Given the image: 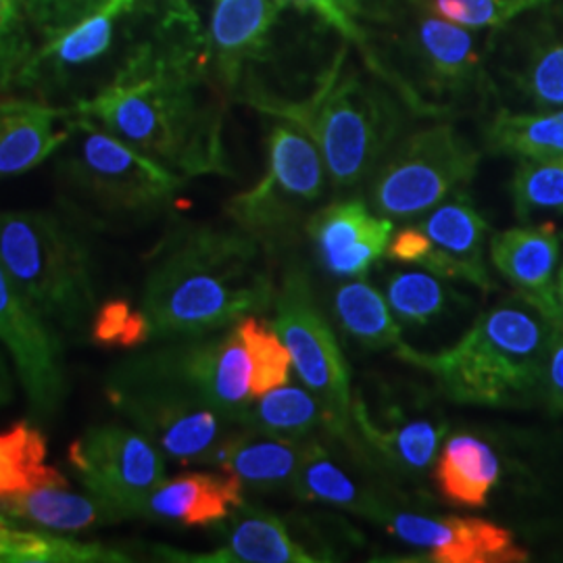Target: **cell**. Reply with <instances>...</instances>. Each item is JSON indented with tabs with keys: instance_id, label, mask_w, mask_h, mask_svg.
<instances>
[{
	"instance_id": "obj_1",
	"label": "cell",
	"mask_w": 563,
	"mask_h": 563,
	"mask_svg": "<svg viewBox=\"0 0 563 563\" xmlns=\"http://www.w3.org/2000/svg\"><path fill=\"white\" fill-rule=\"evenodd\" d=\"M209 90L220 86L207 38L188 4L174 2L167 20L128 53L113 81L74 109L186 180L232 176L223 104Z\"/></svg>"
},
{
	"instance_id": "obj_2",
	"label": "cell",
	"mask_w": 563,
	"mask_h": 563,
	"mask_svg": "<svg viewBox=\"0 0 563 563\" xmlns=\"http://www.w3.org/2000/svg\"><path fill=\"white\" fill-rule=\"evenodd\" d=\"M276 249L239 225H184L151 253L141 309L153 341L199 339L274 309Z\"/></svg>"
},
{
	"instance_id": "obj_3",
	"label": "cell",
	"mask_w": 563,
	"mask_h": 563,
	"mask_svg": "<svg viewBox=\"0 0 563 563\" xmlns=\"http://www.w3.org/2000/svg\"><path fill=\"white\" fill-rule=\"evenodd\" d=\"M551 330L543 311L516 292L481 313L443 351L423 353L402 342L395 355L426 372L451 401L511 407L541 397Z\"/></svg>"
},
{
	"instance_id": "obj_4",
	"label": "cell",
	"mask_w": 563,
	"mask_h": 563,
	"mask_svg": "<svg viewBox=\"0 0 563 563\" xmlns=\"http://www.w3.org/2000/svg\"><path fill=\"white\" fill-rule=\"evenodd\" d=\"M244 101L307 132L322 153L328 180L339 190L369 180L401 134V107L380 84L342 71V57L305 101H282L265 92H249Z\"/></svg>"
},
{
	"instance_id": "obj_5",
	"label": "cell",
	"mask_w": 563,
	"mask_h": 563,
	"mask_svg": "<svg viewBox=\"0 0 563 563\" xmlns=\"http://www.w3.org/2000/svg\"><path fill=\"white\" fill-rule=\"evenodd\" d=\"M0 262L60 332H88L99 309L97 267L76 228L46 211H0Z\"/></svg>"
},
{
	"instance_id": "obj_6",
	"label": "cell",
	"mask_w": 563,
	"mask_h": 563,
	"mask_svg": "<svg viewBox=\"0 0 563 563\" xmlns=\"http://www.w3.org/2000/svg\"><path fill=\"white\" fill-rule=\"evenodd\" d=\"M104 397L174 462L207 465L211 455L241 430L239 423L167 374L148 351L130 355L109 369Z\"/></svg>"
},
{
	"instance_id": "obj_7",
	"label": "cell",
	"mask_w": 563,
	"mask_h": 563,
	"mask_svg": "<svg viewBox=\"0 0 563 563\" xmlns=\"http://www.w3.org/2000/svg\"><path fill=\"white\" fill-rule=\"evenodd\" d=\"M69 141L65 176L95 222L146 220L174 201L186 184L86 115L76 113Z\"/></svg>"
},
{
	"instance_id": "obj_8",
	"label": "cell",
	"mask_w": 563,
	"mask_h": 563,
	"mask_svg": "<svg viewBox=\"0 0 563 563\" xmlns=\"http://www.w3.org/2000/svg\"><path fill=\"white\" fill-rule=\"evenodd\" d=\"M272 323L290 353L292 369L322 402L325 432L351 451H360L349 363L332 323L318 305L313 282L297 263L282 272Z\"/></svg>"
},
{
	"instance_id": "obj_9",
	"label": "cell",
	"mask_w": 563,
	"mask_h": 563,
	"mask_svg": "<svg viewBox=\"0 0 563 563\" xmlns=\"http://www.w3.org/2000/svg\"><path fill=\"white\" fill-rule=\"evenodd\" d=\"M481 151L451 123L397 142L369 178V207L393 222L422 218L474 180Z\"/></svg>"
},
{
	"instance_id": "obj_10",
	"label": "cell",
	"mask_w": 563,
	"mask_h": 563,
	"mask_svg": "<svg viewBox=\"0 0 563 563\" xmlns=\"http://www.w3.org/2000/svg\"><path fill=\"white\" fill-rule=\"evenodd\" d=\"M325 165L318 144L290 121L280 120L267 136V167L262 180L225 202V216L244 232L278 251L322 199Z\"/></svg>"
},
{
	"instance_id": "obj_11",
	"label": "cell",
	"mask_w": 563,
	"mask_h": 563,
	"mask_svg": "<svg viewBox=\"0 0 563 563\" xmlns=\"http://www.w3.org/2000/svg\"><path fill=\"white\" fill-rule=\"evenodd\" d=\"M0 344L13 363L34 422L57 418L69 397L63 332L9 276L0 262Z\"/></svg>"
},
{
	"instance_id": "obj_12",
	"label": "cell",
	"mask_w": 563,
	"mask_h": 563,
	"mask_svg": "<svg viewBox=\"0 0 563 563\" xmlns=\"http://www.w3.org/2000/svg\"><path fill=\"white\" fill-rule=\"evenodd\" d=\"M67 463L84 490L142 520L148 495L167 478L165 455L136 428L92 426L67 451Z\"/></svg>"
},
{
	"instance_id": "obj_13",
	"label": "cell",
	"mask_w": 563,
	"mask_h": 563,
	"mask_svg": "<svg viewBox=\"0 0 563 563\" xmlns=\"http://www.w3.org/2000/svg\"><path fill=\"white\" fill-rule=\"evenodd\" d=\"M488 223L462 190L423 213L418 225L393 234L386 257L423 267L444 280L474 284L490 290L493 280L484 262Z\"/></svg>"
},
{
	"instance_id": "obj_14",
	"label": "cell",
	"mask_w": 563,
	"mask_h": 563,
	"mask_svg": "<svg viewBox=\"0 0 563 563\" xmlns=\"http://www.w3.org/2000/svg\"><path fill=\"white\" fill-rule=\"evenodd\" d=\"M401 4L402 51L444 113V101L470 99L481 90L483 55L467 27L432 15L413 0H399Z\"/></svg>"
},
{
	"instance_id": "obj_15",
	"label": "cell",
	"mask_w": 563,
	"mask_h": 563,
	"mask_svg": "<svg viewBox=\"0 0 563 563\" xmlns=\"http://www.w3.org/2000/svg\"><path fill=\"white\" fill-rule=\"evenodd\" d=\"M380 523L402 543L423 551L422 562L518 563L528 560V553L518 547L507 528L481 518H434L390 507Z\"/></svg>"
},
{
	"instance_id": "obj_16",
	"label": "cell",
	"mask_w": 563,
	"mask_h": 563,
	"mask_svg": "<svg viewBox=\"0 0 563 563\" xmlns=\"http://www.w3.org/2000/svg\"><path fill=\"white\" fill-rule=\"evenodd\" d=\"M305 232L328 274L355 280L386 257L395 223L362 199H344L311 213Z\"/></svg>"
},
{
	"instance_id": "obj_17",
	"label": "cell",
	"mask_w": 563,
	"mask_h": 563,
	"mask_svg": "<svg viewBox=\"0 0 563 563\" xmlns=\"http://www.w3.org/2000/svg\"><path fill=\"white\" fill-rule=\"evenodd\" d=\"M144 0H107L88 18L63 30L32 55L18 88L46 95L63 86L67 76L102 59L118 38L123 21L132 18Z\"/></svg>"
},
{
	"instance_id": "obj_18",
	"label": "cell",
	"mask_w": 563,
	"mask_h": 563,
	"mask_svg": "<svg viewBox=\"0 0 563 563\" xmlns=\"http://www.w3.org/2000/svg\"><path fill=\"white\" fill-rule=\"evenodd\" d=\"M288 0H216L207 36L213 80L234 95L244 71L267 57L269 38Z\"/></svg>"
},
{
	"instance_id": "obj_19",
	"label": "cell",
	"mask_w": 563,
	"mask_h": 563,
	"mask_svg": "<svg viewBox=\"0 0 563 563\" xmlns=\"http://www.w3.org/2000/svg\"><path fill=\"white\" fill-rule=\"evenodd\" d=\"M223 543L205 553H190L157 544L155 553L165 562L190 563H318L325 558L297 543L286 523L272 511L242 504L223 520Z\"/></svg>"
},
{
	"instance_id": "obj_20",
	"label": "cell",
	"mask_w": 563,
	"mask_h": 563,
	"mask_svg": "<svg viewBox=\"0 0 563 563\" xmlns=\"http://www.w3.org/2000/svg\"><path fill=\"white\" fill-rule=\"evenodd\" d=\"M353 426L360 446L405 476H423L434 467L443 446L446 426L426 416H407L401 407L386 409V416H374L363 401L362 393L353 395Z\"/></svg>"
},
{
	"instance_id": "obj_21",
	"label": "cell",
	"mask_w": 563,
	"mask_h": 563,
	"mask_svg": "<svg viewBox=\"0 0 563 563\" xmlns=\"http://www.w3.org/2000/svg\"><path fill=\"white\" fill-rule=\"evenodd\" d=\"M490 262L526 301L539 307L551 322H563L555 297L560 239L553 223L520 225L495 234Z\"/></svg>"
},
{
	"instance_id": "obj_22",
	"label": "cell",
	"mask_w": 563,
	"mask_h": 563,
	"mask_svg": "<svg viewBox=\"0 0 563 563\" xmlns=\"http://www.w3.org/2000/svg\"><path fill=\"white\" fill-rule=\"evenodd\" d=\"M76 109L0 97V178L21 176L69 141Z\"/></svg>"
},
{
	"instance_id": "obj_23",
	"label": "cell",
	"mask_w": 563,
	"mask_h": 563,
	"mask_svg": "<svg viewBox=\"0 0 563 563\" xmlns=\"http://www.w3.org/2000/svg\"><path fill=\"white\" fill-rule=\"evenodd\" d=\"M241 478L230 472H186L165 478L146 499L142 520L211 526L228 520L242 504Z\"/></svg>"
},
{
	"instance_id": "obj_24",
	"label": "cell",
	"mask_w": 563,
	"mask_h": 563,
	"mask_svg": "<svg viewBox=\"0 0 563 563\" xmlns=\"http://www.w3.org/2000/svg\"><path fill=\"white\" fill-rule=\"evenodd\" d=\"M0 516L9 522L27 523L59 534H76L101 526L128 522L113 505L88 490L76 493L69 484L41 486L4 499L0 501Z\"/></svg>"
},
{
	"instance_id": "obj_25",
	"label": "cell",
	"mask_w": 563,
	"mask_h": 563,
	"mask_svg": "<svg viewBox=\"0 0 563 563\" xmlns=\"http://www.w3.org/2000/svg\"><path fill=\"white\" fill-rule=\"evenodd\" d=\"M305 441H286L251 430H236L207 465L241 478L242 486L262 493H292L297 486Z\"/></svg>"
},
{
	"instance_id": "obj_26",
	"label": "cell",
	"mask_w": 563,
	"mask_h": 563,
	"mask_svg": "<svg viewBox=\"0 0 563 563\" xmlns=\"http://www.w3.org/2000/svg\"><path fill=\"white\" fill-rule=\"evenodd\" d=\"M295 495L305 501L339 507L374 523L383 522L386 511L390 509V505L374 488L365 486L351 472H346L336 455H332L325 444L316 441V437L305 441L302 446Z\"/></svg>"
},
{
	"instance_id": "obj_27",
	"label": "cell",
	"mask_w": 563,
	"mask_h": 563,
	"mask_svg": "<svg viewBox=\"0 0 563 563\" xmlns=\"http://www.w3.org/2000/svg\"><path fill=\"white\" fill-rule=\"evenodd\" d=\"M499 478V455L474 434L446 439L434 463V481L441 495L460 507H484Z\"/></svg>"
},
{
	"instance_id": "obj_28",
	"label": "cell",
	"mask_w": 563,
	"mask_h": 563,
	"mask_svg": "<svg viewBox=\"0 0 563 563\" xmlns=\"http://www.w3.org/2000/svg\"><path fill=\"white\" fill-rule=\"evenodd\" d=\"M48 441L34 420H20L0 432V501L41 486L69 484L48 465Z\"/></svg>"
},
{
	"instance_id": "obj_29",
	"label": "cell",
	"mask_w": 563,
	"mask_h": 563,
	"mask_svg": "<svg viewBox=\"0 0 563 563\" xmlns=\"http://www.w3.org/2000/svg\"><path fill=\"white\" fill-rule=\"evenodd\" d=\"M241 428L286 441H309L318 430H325L322 402L299 386H278L253 399L242 416Z\"/></svg>"
},
{
	"instance_id": "obj_30",
	"label": "cell",
	"mask_w": 563,
	"mask_h": 563,
	"mask_svg": "<svg viewBox=\"0 0 563 563\" xmlns=\"http://www.w3.org/2000/svg\"><path fill=\"white\" fill-rule=\"evenodd\" d=\"M130 558L113 547L84 543L59 532L13 526L0 516V563H121Z\"/></svg>"
},
{
	"instance_id": "obj_31",
	"label": "cell",
	"mask_w": 563,
	"mask_h": 563,
	"mask_svg": "<svg viewBox=\"0 0 563 563\" xmlns=\"http://www.w3.org/2000/svg\"><path fill=\"white\" fill-rule=\"evenodd\" d=\"M334 316L346 336L365 349L383 351L401 346L399 320L383 292L362 278L342 284L334 295Z\"/></svg>"
},
{
	"instance_id": "obj_32",
	"label": "cell",
	"mask_w": 563,
	"mask_h": 563,
	"mask_svg": "<svg viewBox=\"0 0 563 563\" xmlns=\"http://www.w3.org/2000/svg\"><path fill=\"white\" fill-rule=\"evenodd\" d=\"M493 153L518 159H560L563 162V109L514 113L499 111L484 132Z\"/></svg>"
},
{
	"instance_id": "obj_33",
	"label": "cell",
	"mask_w": 563,
	"mask_h": 563,
	"mask_svg": "<svg viewBox=\"0 0 563 563\" xmlns=\"http://www.w3.org/2000/svg\"><path fill=\"white\" fill-rule=\"evenodd\" d=\"M386 301L399 323L426 328L465 302L441 276L428 269H397L386 278Z\"/></svg>"
},
{
	"instance_id": "obj_34",
	"label": "cell",
	"mask_w": 563,
	"mask_h": 563,
	"mask_svg": "<svg viewBox=\"0 0 563 563\" xmlns=\"http://www.w3.org/2000/svg\"><path fill=\"white\" fill-rule=\"evenodd\" d=\"M511 199L516 216L526 223L563 213V162L520 159L511 180Z\"/></svg>"
},
{
	"instance_id": "obj_35",
	"label": "cell",
	"mask_w": 563,
	"mask_h": 563,
	"mask_svg": "<svg viewBox=\"0 0 563 563\" xmlns=\"http://www.w3.org/2000/svg\"><path fill=\"white\" fill-rule=\"evenodd\" d=\"M236 330L253 365L255 399L265 395L267 390L290 383L292 360L274 323L265 322L260 316H246L241 322H236Z\"/></svg>"
},
{
	"instance_id": "obj_36",
	"label": "cell",
	"mask_w": 563,
	"mask_h": 563,
	"mask_svg": "<svg viewBox=\"0 0 563 563\" xmlns=\"http://www.w3.org/2000/svg\"><path fill=\"white\" fill-rule=\"evenodd\" d=\"M516 84L539 111L563 109V32L549 34L530 48Z\"/></svg>"
},
{
	"instance_id": "obj_37",
	"label": "cell",
	"mask_w": 563,
	"mask_h": 563,
	"mask_svg": "<svg viewBox=\"0 0 563 563\" xmlns=\"http://www.w3.org/2000/svg\"><path fill=\"white\" fill-rule=\"evenodd\" d=\"M437 18L467 30H497L551 0H413Z\"/></svg>"
},
{
	"instance_id": "obj_38",
	"label": "cell",
	"mask_w": 563,
	"mask_h": 563,
	"mask_svg": "<svg viewBox=\"0 0 563 563\" xmlns=\"http://www.w3.org/2000/svg\"><path fill=\"white\" fill-rule=\"evenodd\" d=\"M30 25L20 0H0V97L18 90L21 74L34 55Z\"/></svg>"
},
{
	"instance_id": "obj_39",
	"label": "cell",
	"mask_w": 563,
	"mask_h": 563,
	"mask_svg": "<svg viewBox=\"0 0 563 563\" xmlns=\"http://www.w3.org/2000/svg\"><path fill=\"white\" fill-rule=\"evenodd\" d=\"M88 334L97 344L120 349H136L144 342L153 341L151 323L142 313L141 307L134 309L123 299L99 305Z\"/></svg>"
},
{
	"instance_id": "obj_40",
	"label": "cell",
	"mask_w": 563,
	"mask_h": 563,
	"mask_svg": "<svg viewBox=\"0 0 563 563\" xmlns=\"http://www.w3.org/2000/svg\"><path fill=\"white\" fill-rule=\"evenodd\" d=\"M104 2L107 0H20L30 23L46 38L88 18Z\"/></svg>"
},
{
	"instance_id": "obj_41",
	"label": "cell",
	"mask_w": 563,
	"mask_h": 563,
	"mask_svg": "<svg viewBox=\"0 0 563 563\" xmlns=\"http://www.w3.org/2000/svg\"><path fill=\"white\" fill-rule=\"evenodd\" d=\"M541 401L555 416H563V322H553L544 357Z\"/></svg>"
},
{
	"instance_id": "obj_42",
	"label": "cell",
	"mask_w": 563,
	"mask_h": 563,
	"mask_svg": "<svg viewBox=\"0 0 563 563\" xmlns=\"http://www.w3.org/2000/svg\"><path fill=\"white\" fill-rule=\"evenodd\" d=\"M397 0H339L342 9L353 20L383 21Z\"/></svg>"
},
{
	"instance_id": "obj_43",
	"label": "cell",
	"mask_w": 563,
	"mask_h": 563,
	"mask_svg": "<svg viewBox=\"0 0 563 563\" xmlns=\"http://www.w3.org/2000/svg\"><path fill=\"white\" fill-rule=\"evenodd\" d=\"M18 376H15V369H13V363L9 360L7 351L2 349L0 344V411L4 407H9L13 399H15V393H18Z\"/></svg>"
},
{
	"instance_id": "obj_44",
	"label": "cell",
	"mask_w": 563,
	"mask_h": 563,
	"mask_svg": "<svg viewBox=\"0 0 563 563\" xmlns=\"http://www.w3.org/2000/svg\"><path fill=\"white\" fill-rule=\"evenodd\" d=\"M555 297H558V302H560V309H562L563 316V263L562 267H560V272H558V280H555Z\"/></svg>"
},
{
	"instance_id": "obj_45",
	"label": "cell",
	"mask_w": 563,
	"mask_h": 563,
	"mask_svg": "<svg viewBox=\"0 0 563 563\" xmlns=\"http://www.w3.org/2000/svg\"><path fill=\"white\" fill-rule=\"evenodd\" d=\"M176 2H184V0H176Z\"/></svg>"
}]
</instances>
